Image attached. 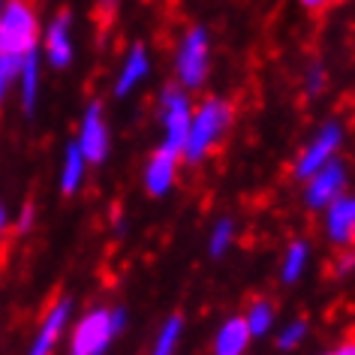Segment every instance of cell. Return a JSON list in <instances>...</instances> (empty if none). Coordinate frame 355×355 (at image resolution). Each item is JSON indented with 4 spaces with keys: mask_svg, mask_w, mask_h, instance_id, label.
<instances>
[{
    "mask_svg": "<svg viewBox=\"0 0 355 355\" xmlns=\"http://www.w3.org/2000/svg\"><path fill=\"white\" fill-rule=\"evenodd\" d=\"M355 268V244L346 247L343 256H337V274H349Z\"/></svg>",
    "mask_w": 355,
    "mask_h": 355,
    "instance_id": "obj_24",
    "label": "cell"
},
{
    "mask_svg": "<svg viewBox=\"0 0 355 355\" xmlns=\"http://www.w3.org/2000/svg\"><path fill=\"white\" fill-rule=\"evenodd\" d=\"M232 118H235V109L223 96H205L199 105H193V118H190V130H187V139H184L181 157L187 163H202L220 145V139L229 132Z\"/></svg>",
    "mask_w": 355,
    "mask_h": 355,
    "instance_id": "obj_1",
    "label": "cell"
},
{
    "mask_svg": "<svg viewBox=\"0 0 355 355\" xmlns=\"http://www.w3.org/2000/svg\"><path fill=\"white\" fill-rule=\"evenodd\" d=\"M325 355H334V352H325Z\"/></svg>",
    "mask_w": 355,
    "mask_h": 355,
    "instance_id": "obj_31",
    "label": "cell"
},
{
    "mask_svg": "<svg viewBox=\"0 0 355 355\" xmlns=\"http://www.w3.org/2000/svg\"><path fill=\"white\" fill-rule=\"evenodd\" d=\"M15 91H19L24 114L37 112V103H40V94H42V55L40 51H33V55H28L21 60L19 78H15Z\"/></svg>",
    "mask_w": 355,
    "mask_h": 355,
    "instance_id": "obj_14",
    "label": "cell"
},
{
    "mask_svg": "<svg viewBox=\"0 0 355 355\" xmlns=\"http://www.w3.org/2000/svg\"><path fill=\"white\" fill-rule=\"evenodd\" d=\"M33 214H37V208H33V205H24L21 214H19V223H15V229H19V232H28V229L33 226Z\"/></svg>",
    "mask_w": 355,
    "mask_h": 355,
    "instance_id": "obj_25",
    "label": "cell"
},
{
    "mask_svg": "<svg viewBox=\"0 0 355 355\" xmlns=\"http://www.w3.org/2000/svg\"><path fill=\"white\" fill-rule=\"evenodd\" d=\"M325 232L337 247H352L355 244V196H337L325 208Z\"/></svg>",
    "mask_w": 355,
    "mask_h": 355,
    "instance_id": "obj_13",
    "label": "cell"
},
{
    "mask_svg": "<svg viewBox=\"0 0 355 355\" xmlns=\"http://www.w3.org/2000/svg\"><path fill=\"white\" fill-rule=\"evenodd\" d=\"M96 3H100V10H112V6L118 3V0H96Z\"/></svg>",
    "mask_w": 355,
    "mask_h": 355,
    "instance_id": "obj_29",
    "label": "cell"
},
{
    "mask_svg": "<svg viewBox=\"0 0 355 355\" xmlns=\"http://www.w3.org/2000/svg\"><path fill=\"white\" fill-rule=\"evenodd\" d=\"M24 58H15L10 51L0 49V105L6 103V96L15 91V78H19V67Z\"/></svg>",
    "mask_w": 355,
    "mask_h": 355,
    "instance_id": "obj_20",
    "label": "cell"
},
{
    "mask_svg": "<svg viewBox=\"0 0 355 355\" xmlns=\"http://www.w3.org/2000/svg\"><path fill=\"white\" fill-rule=\"evenodd\" d=\"M331 3H337V0H301V6H304V10H325V6H331Z\"/></svg>",
    "mask_w": 355,
    "mask_h": 355,
    "instance_id": "obj_26",
    "label": "cell"
},
{
    "mask_svg": "<svg viewBox=\"0 0 355 355\" xmlns=\"http://www.w3.org/2000/svg\"><path fill=\"white\" fill-rule=\"evenodd\" d=\"M3 3H6V0H0V10H3Z\"/></svg>",
    "mask_w": 355,
    "mask_h": 355,
    "instance_id": "obj_30",
    "label": "cell"
},
{
    "mask_svg": "<svg viewBox=\"0 0 355 355\" xmlns=\"http://www.w3.org/2000/svg\"><path fill=\"white\" fill-rule=\"evenodd\" d=\"M343 190H346V168H343V163H337V159H328L322 168H316V172L307 178L304 202H307V208H313V211H325L337 196H343Z\"/></svg>",
    "mask_w": 355,
    "mask_h": 355,
    "instance_id": "obj_10",
    "label": "cell"
},
{
    "mask_svg": "<svg viewBox=\"0 0 355 355\" xmlns=\"http://www.w3.org/2000/svg\"><path fill=\"white\" fill-rule=\"evenodd\" d=\"M244 322L247 328H250V334L253 337H265L274 328V304L271 301H253L250 310L244 313Z\"/></svg>",
    "mask_w": 355,
    "mask_h": 355,
    "instance_id": "obj_19",
    "label": "cell"
},
{
    "mask_svg": "<svg viewBox=\"0 0 355 355\" xmlns=\"http://www.w3.org/2000/svg\"><path fill=\"white\" fill-rule=\"evenodd\" d=\"M123 325H127L123 310H109V307L91 310L73 328L69 355H105L109 346L114 343V337L123 331Z\"/></svg>",
    "mask_w": 355,
    "mask_h": 355,
    "instance_id": "obj_4",
    "label": "cell"
},
{
    "mask_svg": "<svg viewBox=\"0 0 355 355\" xmlns=\"http://www.w3.org/2000/svg\"><path fill=\"white\" fill-rule=\"evenodd\" d=\"M150 69H154V60H150V49L145 42H132V46L123 51L121 64H118V76H114L112 91L118 100H127L139 91L141 85L148 82Z\"/></svg>",
    "mask_w": 355,
    "mask_h": 355,
    "instance_id": "obj_9",
    "label": "cell"
},
{
    "mask_svg": "<svg viewBox=\"0 0 355 355\" xmlns=\"http://www.w3.org/2000/svg\"><path fill=\"white\" fill-rule=\"evenodd\" d=\"M76 145L85 154L87 163H94V166L105 163V157H109V150H112V132H109V121H105L103 103H91L85 109L82 123H78Z\"/></svg>",
    "mask_w": 355,
    "mask_h": 355,
    "instance_id": "obj_7",
    "label": "cell"
},
{
    "mask_svg": "<svg viewBox=\"0 0 355 355\" xmlns=\"http://www.w3.org/2000/svg\"><path fill=\"white\" fill-rule=\"evenodd\" d=\"M304 334H307L304 319H292V322H286V328H283L280 337H277V349H295V346L304 340Z\"/></svg>",
    "mask_w": 355,
    "mask_h": 355,
    "instance_id": "obj_23",
    "label": "cell"
},
{
    "mask_svg": "<svg viewBox=\"0 0 355 355\" xmlns=\"http://www.w3.org/2000/svg\"><path fill=\"white\" fill-rule=\"evenodd\" d=\"M181 334H184V319L181 316H168L163 322V328H159L150 355H175L178 343H181Z\"/></svg>",
    "mask_w": 355,
    "mask_h": 355,
    "instance_id": "obj_18",
    "label": "cell"
},
{
    "mask_svg": "<svg viewBox=\"0 0 355 355\" xmlns=\"http://www.w3.org/2000/svg\"><path fill=\"white\" fill-rule=\"evenodd\" d=\"M328 87V69L322 60H310L304 69V94L307 96H319Z\"/></svg>",
    "mask_w": 355,
    "mask_h": 355,
    "instance_id": "obj_22",
    "label": "cell"
},
{
    "mask_svg": "<svg viewBox=\"0 0 355 355\" xmlns=\"http://www.w3.org/2000/svg\"><path fill=\"white\" fill-rule=\"evenodd\" d=\"M40 55L51 69H67L76 60V15L69 10H58L42 21Z\"/></svg>",
    "mask_w": 355,
    "mask_h": 355,
    "instance_id": "obj_5",
    "label": "cell"
},
{
    "mask_svg": "<svg viewBox=\"0 0 355 355\" xmlns=\"http://www.w3.org/2000/svg\"><path fill=\"white\" fill-rule=\"evenodd\" d=\"M87 159L85 154L78 150L76 141H69L67 150H64V163H60V193L64 196H73V193H78V187L85 184V172H87Z\"/></svg>",
    "mask_w": 355,
    "mask_h": 355,
    "instance_id": "obj_16",
    "label": "cell"
},
{
    "mask_svg": "<svg viewBox=\"0 0 355 355\" xmlns=\"http://www.w3.org/2000/svg\"><path fill=\"white\" fill-rule=\"evenodd\" d=\"M307 262H310V247H307L304 241H292V244L286 247V256H283V271H280L283 283L301 280V274H304Z\"/></svg>",
    "mask_w": 355,
    "mask_h": 355,
    "instance_id": "obj_17",
    "label": "cell"
},
{
    "mask_svg": "<svg viewBox=\"0 0 355 355\" xmlns=\"http://www.w3.org/2000/svg\"><path fill=\"white\" fill-rule=\"evenodd\" d=\"M172 69H175V82L184 91L193 94L199 87H205L211 76V33L202 24H190L178 37L172 51Z\"/></svg>",
    "mask_w": 355,
    "mask_h": 355,
    "instance_id": "obj_3",
    "label": "cell"
},
{
    "mask_svg": "<svg viewBox=\"0 0 355 355\" xmlns=\"http://www.w3.org/2000/svg\"><path fill=\"white\" fill-rule=\"evenodd\" d=\"M334 355H355V340H346L334 349Z\"/></svg>",
    "mask_w": 355,
    "mask_h": 355,
    "instance_id": "obj_27",
    "label": "cell"
},
{
    "mask_svg": "<svg viewBox=\"0 0 355 355\" xmlns=\"http://www.w3.org/2000/svg\"><path fill=\"white\" fill-rule=\"evenodd\" d=\"M157 114H159V127H163V145L181 150L190 130V118H193L190 91H184L178 82L166 85L157 100Z\"/></svg>",
    "mask_w": 355,
    "mask_h": 355,
    "instance_id": "obj_6",
    "label": "cell"
},
{
    "mask_svg": "<svg viewBox=\"0 0 355 355\" xmlns=\"http://www.w3.org/2000/svg\"><path fill=\"white\" fill-rule=\"evenodd\" d=\"M250 340H253V334L247 328L244 316H232L220 325V331L214 337V355H244Z\"/></svg>",
    "mask_w": 355,
    "mask_h": 355,
    "instance_id": "obj_15",
    "label": "cell"
},
{
    "mask_svg": "<svg viewBox=\"0 0 355 355\" xmlns=\"http://www.w3.org/2000/svg\"><path fill=\"white\" fill-rule=\"evenodd\" d=\"M69 313H73V298L55 301V304L49 307L46 319H42V325H40L37 337H33L28 355H51L55 352V346H58L60 337H64V328L69 322Z\"/></svg>",
    "mask_w": 355,
    "mask_h": 355,
    "instance_id": "obj_11",
    "label": "cell"
},
{
    "mask_svg": "<svg viewBox=\"0 0 355 355\" xmlns=\"http://www.w3.org/2000/svg\"><path fill=\"white\" fill-rule=\"evenodd\" d=\"M340 141H343V127L337 121H328L325 127H319V132L310 139V145L301 150V157L295 163V178L298 181H307L316 168H322L328 159H334Z\"/></svg>",
    "mask_w": 355,
    "mask_h": 355,
    "instance_id": "obj_8",
    "label": "cell"
},
{
    "mask_svg": "<svg viewBox=\"0 0 355 355\" xmlns=\"http://www.w3.org/2000/svg\"><path fill=\"white\" fill-rule=\"evenodd\" d=\"M235 241V223L229 217L217 220L214 229H211V244H208V253L211 256H223L229 250V244Z\"/></svg>",
    "mask_w": 355,
    "mask_h": 355,
    "instance_id": "obj_21",
    "label": "cell"
},
{
    "mask_svg": "<svg viewBox=\"0 0 355 355\" xmlns=\"http://www.w3.org/2000/svg\"><path fill=\"white\" fill-rule=\"evenodd\" d=\"M6 223H10V214H6V208L0 205V235L6 232Z\"/></svg>",
    "mask_w": 355,
    "mask_h": 355,
    "instance_id": "obj_28",
    "label": "cell"
},
{
    "mask_svg": "<svg viewBox=\"0 0 355 355\" xmlns=\"http://www.w3.org/2000/svg\"><path fill=\"white\" fill-rule=\"evenodd\" d=\"M42 15L37 0H6L0 10V49L15 58L40 51Z\"/></svg>",
    "mask_w": 355,
    "mask_h": 355,
    "instance_id": "obj_2",
    "label": "cell"
},
{
    "mask_svg": "<svg viewBox=\"0 0 355 355\" xmlns=\"http://www.w3.org/2000/svg\"><path fill=\"white\" fill-rule=\"evenodd\" d=\"M178 159H181V150L159 145L154 154H150L148 166H145V187L150 196H166L172 190L175 178H178Z\"/></svg>",
    "mask_w": 355,
    "mask_h": 355,
    "instance_id": "obj_12",
    "label": "cell"
}]
</instances>
